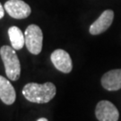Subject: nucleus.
I'll list each match as a JSON object with an SVG mask.
<instances>
[{
    "mask_svg": "<svg viewBox=\"0 0 121 121\" xmlns=\"http://www.w3.org/2000/svg\"><path fill=\"white\" fill-rule=\"evenodd\" d=\"M56 89L54 83L45 82L42 84L30 82L24 85L22 94L30 102L34 103H47L50 101L56 95Z\"/></svg>",
    "mask_w": 121,
    "mask_h": 121,
    "instance_id": "obj_1",
    "label": "nucleus"
},
{
    "mask_svg": "<svg viewBox=\"0 0 121 121\" xmlns=\"http://www.w3.org/2000/svg\"><path fill=\"white\" fill-rule=\"evenodd\" d=\"M0 55L4 63L6 76L12 81L18 80L21 74V64L15 49L13 47L3 46L0 48Z\"/></svg>",
    "mask_w": 121,
    "mask_h": 121,
    "instance_id": "obj_2",
    "label": "nucleus"
},
{
    "mask_svg": "<svg viewBox=\"0 0 121 121\" xmlns=\"http://www.w3.org/2000/svg\"><path fill=\"white\" fill-rule=\"evenodd\" d=\"M24 38L27 49L33 55L39 54L42 49L43 34L39 26L36 24H30L28 26L24 32Z\"/></svg>",
    "mask_w": 121,
    "mask_h": 121,
    "instance_id": "obj_3",
    "label": "nucleus"
},
{
    "mask_svg": "<svg viewBox=\"0 0 121 121\" xmlns=\"http://www.w3.org/2000/svg\"><path fill=\"white\" fill-rule=\"evenodd\" d=\"M95 115L99 121H117L119 117L116 106L108 100H100L97 104Z\"/></svg>",
    "mask_w": 121,
    "mask_h": 121,
    "instance_id": "obj_4",
    "label": "nucleus"
},
{
    "mask_svg": "<svg viewBox=\"0 0 121 121\" xmlns=\"http://www.w3.org/2000/svg\"><path fill=\"white\" fill-rule=\"evenodd\" d=\"M4 7L6 13L14 19H25L31 12L30 5L22 0H8Z\"/></svg>",
    "mask_w": 121,
    "mask_h": 121,
    "instance_id": "obj_5",
    "label": "nucleus"
},
{
    "mask_svg": "<svg viewBox=\"0 0 121 121\" xmlns=\"http://www.w3.org/2000/svg\"><path fill=\"white\" fill-rule=\"evenodd\" d=\"M50 59L54 66L62 73H68L73 69V63L71 56L64 49L58 48L53 51L50 56Z\"/></svg>",
    "mask_w": 121,
    "mask_h": 121,
    "instance_id": "obj_6",
    "label": "nucleus"
},
{
    "mask_svg": "<svg viewBox=\"0 0 121 121\" xmlns=\"http://www.w3.org/2000/svg\"><path fill=\"white\" fill-rule=\"evenodd\" d=\"M114 19V12L112 10H105L99 17L90 26V33L91 35H98L108 30L112 24Z\"/></svg>",
    "mask_w": 121,
    "mask_h": 121,
    "instance_id": "obj_7",
    "label": "nucleus"
},
{
    "mask_svg": "<svg viewBox=\"0 0 121 121\" xmlns=\"http://www.w3.org/2000/svg\"><path fill=\"white\" fill-rule=\"evenodd\" d=\"M101 85L108 91H117L121 89V69L110 70L101 77Z\"/></svg>",
    "mask_w": 121,
    "mask_h": 121,
    "instance_id": "obj_8",
    "label": "nucleus"
},
{
    "mask_svg": "<svg viewBox=\"0 0 121 121\" xmlns=\"http://www.w3.org/2000/svg\"><path fill=\"white\" fill-rule=\"evenodd\" d=\"M16 93L13 86L6 78L0 75V99L6 105H12L15 101Z\"/></svg>",
    "mask_w": 121,
    "mask_h": 121,
    "instance_id": "obj_9",
    "label": "nucleus"
},
{
    "mask_svg": "<svg viewBox=\"0 0 121 121\" xmlns=\"http://www.w3.org/2000/svg\"><path fill=\"white\" fill-rule=\"evenodd\" d=\"M8 35L11 45L14 49H22L23 48L25 44V38L20 28L16 26L10 27L8 29Z\"/></svg>",
    "mask_w": 121,
    "mask_h": 121,
    "instance_id": "obj_10",
    "label": "nucleus"
},
{
    "mask_svg": "<svg viewBox=\"0 0 121 121\" xmlns=\"http://www.w3.org/2000/svg\"><path fill=\"white\" fill-rule=\"evenodd\" d=\"M4 7H3V5L0 3V19L4 17Z\"/></svg>",
    "mask_w": 121,
    "mask_h": 121,
    "instance_id": "obj_11",
    "label": "nucleus"
},
{
    "mask_svg": "<svg viewBox=\"0 0 121 121\" xmlns=\"http://www.w3.org/2000/svg\"><path fill=\"white\" fill-rule=\"evenodd\" d=\"M37 121H48L46 117H40V118H39Z\"/></svg>",
    "mask_w": 121,
    "mask_h": 121,
    "instance_id": "obj_12",
    "label": "nucleus"
}]
</instances>
